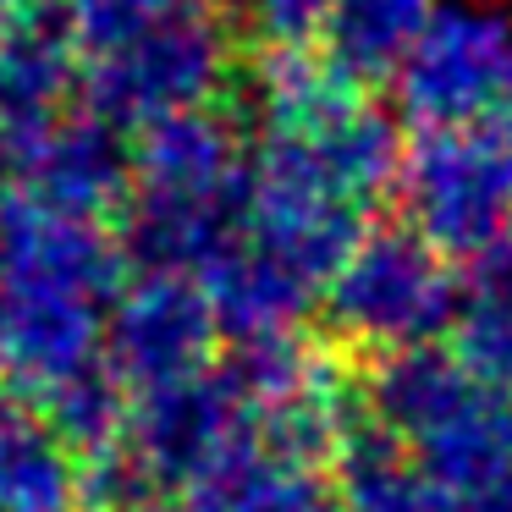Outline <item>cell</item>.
<instances>
[{"instance_id": "obj_4", "label": "cell", "mask_w": 512, "mask_h": 512, "mask_svg": "<svg viewBox=\"0 0 512 512\" xmlns=\"http://www.w3.org/2000/svg\"><path fill=\"white\" fill-rule=\"evenodd\" d=\"M408 226L446 259H474L512 226V116L419 133L402 155Z\"/></svg>"}, {"instance_id": "obj_17", "label": "cell", "mask_w": 512, "mask_h": 512, "mask_svg": "<svg viewBox=\"0 0 512 512\" xmlns=\"http://www.w3.org/2000/svg\"><path fill=\"white\" fill-rule=\"evenodd\" d=\"M336 490H342V512H468V501L452 496L419 457H408V446L391 441L369 408L342 441Z\"/></svg>"}, {"instance_id": "obj_27", "label": "cell", "mask_w": 512, "mask_h": 512, "mask_svg": "<svg viewBox=\"0 0 512 512\" xmlns=\"http://www.w3.org/2000/svg\"><path fill=\"white\" fill-rule=\"evenodd\" d=\"M6 204H12V188H6V177H0V221H6Z\"/></svg>"}, {"instance_id": "obj_22", "label": "cell", "mask_w": 512, "mask_h": 512, "mask_svg": "<svg viewBox=\"0 0 512 512\" xmlns=\"http://www.w3.org/2000/svg\"><path fill=\"white\" fill-rule=\"evenodd\" d=\"M452 353L474 369L479 386L512 397V309L501 303H463L452 325Z\"/></svg>"}, {"instance_id": "obj_14", "label": "cell", "mask_w": 512, "mask_h": 512, "mask_svg": "<svg viewBox=\"0 0 512 512\" xmlns=\"http://www.w3.org/2000/svg\"><path fill=\"white\" fill-rule=\"evenodd\" d=\"M243 127L221 105L177 111L133 138V188L155 193H243L248 188Z\"/></svg>"}, {"instance_id": "obj_8", "label": "cell", "mask_w": 512, "mask_h": 512, "mask_svg": "<svg viewBox=\"0 0 512 512\" xmlns=\"http://www.w3.org/2000/svg\"><path fill=\"white\" fill-rule=\"evenodd\" d=\"M221 342L199 276L138 270L105 309V364L133 397L204 375Z\"/></svg>"}, {"instance_id": "obj_3", "label": "cell", "mask_w": 512, "mask_h": 512, "mask_svg": "<svg viewBox=\"0 0 512 512\" xmlns=\"http://www.w3.org/2000/svg\"><path fill=\"white\" fill-rule=\"evenodd\" d=\"M468 292L452 259L413 226H375L325 287L331 331L369 353H402L452 336Z\"/></svg>"}, {"instance_id": "obj_10", "label": "cell", "mask_w": 512, "mask_h": 512, "mask_svg": "<svg viewBox=\"0 0 512 512\" xmlns=\"http://www.w3.org/2000/svg\"><path fill=\"white\" fill-rule=\"evenodd\" d=\"M0 276L72 292V298L111 309V298L133 276V259L122 248V232H111L105 221L50 210V204L12 193L6 221H0Z\"/></svg>"}, {"instance_id": "obj_18", "label": "cell", "mask_w": 512, "mask_h": 512, "mask_svg": "<svg viewBox=\"0 0 512 512\" xmlns=\"http://www.w3.org/2000/svg\"><path fill=\"white\" fill-rule=\"evenodd\" d=\"M248 100L270 138H303L342 116L353 100H364V83H353L325 50L309 45H276L259 50L254 78H248Z\"/></svg>"}, {"instance_id": "obj_7", "label": "cell", "mask_w": 512, "mask_h": 512, "mask_svg": "<svg viewBox=\"0 0 512 512\" xmlns=\"http://www.w3.org/2000/svg\"><path fill=\"white\" fill-rule=\"evenodd\" d=\"M0 177L34 204L105 221L133 193V138L89 105H67L50 122L0 133Z\"/></svg>"}, {"instance_id": "obj_13", "label": "cell", "mask_w": 512, "mask_h": 512, "mask_svg": "<svg viewBox=\"0 0 512 512\" xmlns=\"http://www.w3.org/2000/svg\"><path fill=\"white\" fill-rule=\"evenodd\" d=\"M83 83V45L67 12H6L0 17V133L50 122Z\"/></svg>"}, {"instance_id": "obj_1", "label": "cell", "mask_w": 512, "mask_h": 512, "mask_svg": "<svg viewBox=\"0 0 512 512\" xmlns=\"http://www.w3.org/2000/svg\"><path fill=\"white\" fill-rule=\"evenodd\" d=\"M226 78H232V34L221 12L204 0H182L144 34L83 61L78 100L127 138H138L177 111L215 105Z\"/></svg>"}, {"instance_id": "obj_23", "label": "cell", "mask_w": 512, "mask_h": 512, "mask_svg": "<svg viewBox=\"0 0 512 512\" xmlns=\"http://www.w3.org/2000/svg\"><path fill=\"white\" fill-rule=\"evenodd\" d=\"M248 6V28L259 34V45H309L325 34V12L331 0H243Z\"/></svg>"}, {"instance_id": "obj_9", "label": "cell", "mask_w": 512, "mask_h": 512, "mask_svg": "<svg viewBox=\"0 0 512 512\" xmlns=\"http://www.w3.org/2000/svg\"><path fill=\"white\" fill-rule=\"evenodd\" d=\"M105 358V309L72 292L0 276V391L39 402Z\"/></svg>"}, {"instance_id": "obj_11", "label": "cell", "mask_w": 512, "mask_h": 512, "mask_svg": "<svg viewBox=\"0 0 512 512\" xmlns=\"http://www.w3.org/2000/svg\"><path fill=\"white\" fill-rule=\"evenodd\" d=\"M122 248L144 270L204 276L221 254L248 237V188L243 193H155L133 188L122 204Z\"/></svg>"}, {"instance_id": "obj_2", "label": "cell", "mask_w": 512, "mask_h": 512, "mask_svg": "<svg viewBox=\"0 0 512 512\" xmlns=\"http://www.w3.org/2000/svg\"><path fill=\"white\" fill-rule=\"evenodd\" d=\"M122 441L138 452V463L149 468L160 496H215V501H226L259 463H265L254 402H248L243 391H237V380L215 364L204 369V375L177 380V386L133 397Z\"/></svg>"}, {"instance_id": "obj_12", "label": "cell", "mask_w": 512, "mask_h": 512, "mask_svg": "<svg viewBox=\"0 0 512 512\" xmlns=\"http://www.w3.org/2000/svg\"><path fill=\"white\" fill-rule=\"evenodd\" d=\"M490 386H479L474 369L441 342L402 347V353H380L375 369L364 380V408L375 413V424L402 441L408 452H419L424 441L457 424Z\"/></svg>"}, {"instance_id": "obj_28", "label": "cell", "mask_w": 512, "mask_h": 512, "mask_svg": "<svg viewBox=\"0 0 512 512\" xmlns=\"http://www.w3.org/2000/svg\"><path fill=\"white\" fill-rule=\"evenodd\" d=\"M204 6H215V0H204Z\"/></svg>"}, {"instance_id": "obj_16", "label": "cell", "mask_w": 512, "mask_h": 512, "mask_svg": "<svg viewBox=\"0 0 512 512\" xmlns=\"http://www.w3.org/2000/svg\"><path fill=\"white\" fill-rule=\"evenodd\" d=\"M0 512H89L83 457L23 397H0Z\"/></svg>"}, {"instance_id": "obj_26", "label": "cell", "mask_w": 512, "mask_h": 512, "mask_svg": "<svg viewBox=\"0 0 512 512\" xmlns=\"http://www.w3.org/2000/svg\"><path fill=\"white\" fill-rule=\"evenodd\" d=\"M39 6H50V0H0V17L6 12H39Z\"/></svg>"}, {"instance_id": "obj_21", "label": "cell", "mask_w": 512, "mask_h": 512, "mask_svg": "<svg viewBox=\"0 0 512 512\" xmlns=\"http://www.w3.org/2000/svg\"><path fill=\"white\" fill-rule=\"evenodd\" d=\"M226 512H342V490L314 468H287L265 457L226 496Z\"/></svg>"}, {"instance_id": "obj_24", "label": "cell", "mask_w": 512, "mask_h": 512, "mask_svg": "<svg viewBox=\"0 0 512 512\" xmlns=\"http://www.w3.org/2000/svg\"><path fill=\"white\" fill-rule=\"evenodd\" d=\"M463 292H468V303H501V309H512V226L468 259Z\"/></svg>"}, {"instance_id": "obj_19", "label": "cell", "mask_w": 512, "mask_h": 512, "mask_svg": "<svg viewBox=\"0 0 512 512\" xmlns=\"http://www.w3.org/2000/svg\"><path fill=\"white\" fill-rule=\"evenodd\" d=\"M441 0H331L325 12V56L353 83H386L419 45Z\"/></svg>"}, {"instance_id": "obj_25", "label": "cell", "mask_w": 512, "mask_h": 512, "mask_svg": "<svg viewBox=\"0 0 512 512\" xmlns=\"http://www.w3.org/2000/svg\"><path fill=\"white\" fill-rule=\"evenodd\" d=\"M144 512H226V501H215V496H160L155 507H144Z\"/></svg>"}, {"instance_id": "obj_15", "label": "cell", "mask_w": 512, "mask_h": 512, "mask_svg": "<svg viewBox=\"0 0 512 512\" xmlns=\"http://www.w3.org/2000/svg\"><path fill=\"white\" fill-rule=\"evenodd\" d=\"M199 281H204V298H210V309H215V325H221V336L232 347L303 331L314 298H320L314 281H303L298 270L270 259L265 248H254L248 237L232 254L215 259Z\"/></svg>"}, {"instance_id": "obj_5", "label": "cell", "mask_w": 512, "mask_h": 512, "mask_svg": "<svg viewBox=\"0 0 512 512\" xmlns=\"http://www.w3.org/2000/svg\"><path fill=\"white\" fill-rule=\"evenodd\" d=\"M391 89L419 133L512 116V17L490 0H441Z\"/></svg>"}, {"instance_id": "obj_6", "label": "cell", "mask_w": 512, "mask_h": 512, "mask_svg": "<svg viewBox=\"0 0 512 512\" xmlns=\"http://www.w3.org/2000/svg\"><path fill=\"white\" fill-rule=\"evenodd\" d=\"M364 210L347 199L292 138H259L248 160V243L298 270L314 287H331V276L364 243Z\"/></svg>"}, {"instance_id": "obj_20", "label": "cell", "mask_w": 512, "mask_h": 512, "mask_svg": "<svg viewBox=\"0 0 512 512\" xmlns=\"http://www.w3.org/2000/svg\"><path fill=\"white\" fill-rule=\"evenodd\" d=\"M39 413H45L50 424H56V435L72 446L78 457H94L105 452V446H116L127 435V413H133V391L122 386V380L111 375V364H89L78 369L72 380H61L56 391H45V397L34 402Z\"/></svg>"}]
</instances>
